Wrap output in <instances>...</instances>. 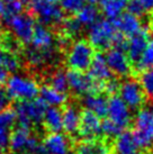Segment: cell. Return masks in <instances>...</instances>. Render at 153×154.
Returning <instances> with one entry per match:
<instances>
[{"instance_id": "d6a6232c", "label": "cell", "mask_w": 153, "mask_h": 154, "mask_svg": "<svg viewBox=\"0 0 153 154\" xmlns=\"http://www.w3.org/2000/svg\"><path fill=\"white\" fill-rule=\"evenodd\" d=\"M123 132V129L116 125L114 122H111L109 118L101 122V134H104L108 138H115Z\"/></svg>"}, {"instance_id": "f6af8a7d", "label": "cell", "mask_w": 153, "mask_h": 154, "mask_svg": "<svg viewBox=\"0 0 153 154\" xmlns=\"http://www.w3.org/2000/svg\"><path fill=\"white\" fill-rule=\"evenodd\" d=\"M44 1H47V2H53V4H56L59 0H44Z\"/></svg>"}, {"instance_id": "8fae6325", "label": "cell", "mask_w": 153, "mask_h": 154, "mask_svg": "<svg viewBox=\"0 0 153 154\" xmlns=\"http://www.w3.org/2000/svg\"><path fill=\"white\" fill-rule=\"evenodd\" d=\"M105 60L111 73L118 77H125L131 72V62L124 48L117 46L109 48L105 55Z\"/></svg>"}, {"instance_id": "2e32d148", "label": "cell", "mask_w": 153, "mask_h": 154, "mask_svg": "<svg viewBox=\"0 0 153 154\" xmlns=\"http://www.w3.org/2000/svg\"><path fill=\"white\" fill-rule=\"evenodd\" d=\"M30 43L34 48L38 50H52L54 45V35L50 28L42 24H35Z\"/></svg>"}, {"instance_id": "7402d4cb", "label": "cell", "mask_w": 153, "mask_h": 154, "mask_svg": "<svg viewBox=\"0 0 153 154\" xmlns=\"http://www.w3.org/2000/svg\"><path fill=\"white\" fill-rule=\"evenodd\" d=\"M30 137V128L17 126L10 134L9 147L13 152H21L26 150L28 138Z\"/></svg>"}, {"instance_id": "681fc988", "label": "cell", "mask_w": 153, "mask_h": 154, "mask_svg": "<svg viewBox=\"0 0 153 154\" xmlns=\"http://www.w3.org/2000/svg\"><path fill=\"white\" fill-rule=\"evenodd\" d=\"M23 154H30V153H23Z\"/></svg>"}, {"instance_id": "e0dca14e", "label": "cell", "mask_w": 153, "mask_h": 154, "mask_svg": "<svg viewBox=\"0 0 153 154\" xmlns=\"http://www.w3.org/2000/svg\"><path fill=\"white\" fill-rule=\"evenodd\" d=\"M89 74L90 78L99 83H105L107 80H109L113 75L111 69L108 68L106 63L105 56L102 54H96L92 59V62L89 66Z\"/></svg>"}, {"instance_id": "ee69618b", "label": "cell", "mask_w": 153, "mask_h": 154, "mask_svg": "<svg viewBox=\"0 0 153 154\" xmlns=\"http://www.w3.org/2000/svg\"><path fill=\"white\" fill-rule=\"evenodd\" d=\"M2 36H1V33H0V64H1V59H2V54H4V52H2Z\"/></svg>"}, {"instance_id": "7a4b0ae2", "label": "cell", "mask_w": 153, "mask_h": 154, "mask_svg": "<svg viewBox=\"0 0 153 154\" xmlns=\"http://www.w3.org/2000/svg\"><path fill=\"white\" fill-rule=\"evenodd\" d=\"M47 109V105L41 98L21 100L15 107L18 126L30 128L33 124H39Z\"/></svg>"}, {"instance_id": "60d3db41", "label": "cell", "mask_w": 153, "mask_h": 154, "mask_svg": "<svg viewBox=\"0 0 153 154\" xmlns=\"http://www.w3.org/2000/svg\"><path fill=\"white\" fill-rule=\"evenodd\" d=\"M139 1L142 5L144 13L145 11H148V13L153 11V0H139Z\"/></svg>"}, {"instance_id": "277c9868", "label": "cell", "mask_w": 153, "mask_h": 154, "mask_svg": "<svg viewBox=\"0 0 153 154\" xmlns=\"http://www.w3.org/2000/svg\"><path fill=\"white\" fill-rule=\"evenodd\" d=\"M6 82V94L10 99H15L18 101L30 100L36 98L39 94V87L34 79L14 74L9 77Z\"/></svg>"}, {"instance_id": "603a6c76", "label": "cell", "mask_w": 153, "mask_h": 154, "mask_svg": "<svg viewBox=\"0 0 153 154\" xmlns=\"http://www.w3.org/2000/svg\"><path fill=\"white\" fill-rule=\"evenodd\" d=\"M54 57V48L52 50H38V48H30L26 53V60L28 64L35 68H41L43 65L51 62Z\"/></svg>"}, {"instance_id": "c3c4849f", "label": "cell", "mask_w": 153, "mask_h": 154, "mask_svg": "<svg viewBox=\"0 0 153 154\" xmlns=\"http://www.w3.org/2000/svg\"><path fill=\"white\" fill-rule=\"evenodd\" d=\"M151 112L153 114V106H152V109H151Z\"/></svg>"}, {"instance_id": "74e56055", "label": "cell", "mask_w": 153, "mask_h": 154, "mask_svg": "<svg viewBox=\"0 0 153 154\" xmlns=\"http://www.w3.org/2000/svg\"><path fill=\"white\" fill-rule=\"evenodd\" d=\"M118 88H119L118 81L113 79V78H111L109 80H107V81L104 83L102 91H105L106 94H111V96H114V94L118 91Z\"/></svg>"}, {"instance_id": "e575fe53", "label": "cell", "mask_w": 153, "mask_h": 154, "mask_svg": "<svg viewBox=\"0 0 153 154\" xmlns=\"http://www.w3.org/2000/svg\"><path fill=\"white\" fill-rule=\"evenodd\" d=\"M24 9V5L21 4L19 0H13L8 2V6H6V10H5L4 17H10L14 15L23 13Z\"/></svg>"}, {"instance_id": "83f0119b", "label": "cell", "mask_w": 153, "mask_h": 154, "mask_svg": "<svg viewBox=\"0 0 153 154\" xmlns=\"http://www.w3.org/2000/svg\"><path fill=\"white\" fill-rule=\"evenodd\" d=\"M136 68L140 71L153 68V38L148 41L144 51L142 52L140 59L136 61Z\"/></svg>"}, {"instance_id": "bcb514c9", "label": "cell", "mask_w": 153, "mask_h": 154, "mask_svg": "<svg viewBox=\"0 0 153 154\" xmlns=\"http://www.w3.org/2000/svg\"><path fill=\"white\" fill-rule=\"evenodd\" d=\"M89 1H91V4H95V2H97L99 0H89Z\"/></svg>"}, {"instance_id": "4fadbf2b", "label": "cell", "mask_w": 153, "mask_h": 154, "mask_svg": "<svg viewBox=\"0 0 153 154\" xmlns=\"http://www.w3.org/2000/svg\"><path fill=\"white\" fill-rule=\"evenodd\" d=\"M148 41H149V32L145 28H141L136 34L130 36V39L126 41V47H125V52L130 61L136 62L140 59L142 52L144 51L148 44Z\"/></svg>"}, {"instance_id": "8d00e7d4", "label": "cell", "mask_w": 153, "mask_h": 154, "mask_svg": "<svg viewBox=\"0 0 153 154\" xmlns=\"http://www.w3.org/2000/svg\"><path fill=\"white\" fill-rule=\"evenodd\" d=\"M126 8H127L128 13L133 14L135 16H141V15L144 14L143 7H142V5L140 4L139 0H128L127 5H126Z\"/></svg>"}, {"instance_id": "484cf974", "label": "cell", "mask_w": 153, "mask_h": 154, "mask_svg": "<svg viewBox=\"0 0 153 154\" xmlns=\"http://www.w3.org/2000/svg\"><path fill=\"white\" fill-rule=\"evenodd\" d=\"M76 154H111V150L107 144L97 140L83 141L76 147Z\"/></svg>"}, {"instance_id": "836d02e7", "label": "cell", "mask_w": 153, "mask_h": 154, "mask_svg": "<svg viewBox=\"0 0 153 154\" xmlns=\"http://www.w3.org/2000/svg\"><path fill=\"white\" fill-rule=\"evenodd\" d=\"M87 0H61V8L68 14H76L86 5Z\"/></svg>"}, {"instance_id": "f1b7e54d", "label": "cell", "mask_w": 153, "mask_h": 154, "mask_svg": "<svg viewBox=\"0 0 153 154\" xmlns=\"http://www.w3.org/2000/svg\"><path fill=\"white\" fill-rule=\"evenodd\" d=\"M50 86L53 89L58 90L60 92L67 94V91L69 90V85H68V78H67V73L59 70L55 71L50 78Z\"/></svg>"}, {"instance_id": "7dc6e473", "label": "cell", "mask_w": 153, "mask_h": 154, "mask_svg": "<svg viewBox=\"0 0 153 154\" xmlns=\"http://www.w3.org/2000/svg\"><path fill=\"white\" fill-rule=\"evenodd\" d=\"M5 2H10V1H13V0H4Z\"/></svg>"}, {"instance_id": "5bb4252c", "label": "cell", "mask_w": 153, "mask_h": 154, "mask_svg": "<svg viewBox=\"0 0 153 154\" xmlns=\"http://www.w3.org/2000/svg\"><path fill=\"white\" fill-rule=\"evenodd\" d=\"M114 20L115 28L123 36L130 37V36L136 34L142 28V23H141L139 16H135L128 11L122 13L118 17L115 18Z\"/></svg>"}, {"instance_id": "d590c367", "label": "cell", "mask_w": 153, "mask_h": 154, "mask_svg": "<svg viewBox=\"0 0 153 154\" xmlns=\"http://www.w3.org/2000/svg\"><path fill=\"white\" fill-rule=\"evenodd\" d=\"M11 128L7 126H1L0 125V151L4 152L9 147V140H10V134Z\"/></svg>"}, {"instance_id": "4316f807", "label": "cell", "mask_w": 153, "mask_h": 154, "mask_svg": "<svg viewBox=\"0 0 153 154\" xmlns=\"http://www.w3.org/2000/svg\"><path fill=\"white\" fill-rule=\"evenodd\" d=\"M99 17V10L94 4L85 5L76 13V19L80 22L82 26H89L94 24Z\"/></svg>"}, {"instance_id": "ffe728a7", "label": "cell", "mask_w": 153, "mask_h": 154, "mask_svg": "<svg viewBox=\"0 0 153 154\" xmlns=\"http://www.w3.org/2000/svg\"><path fill=\"white\" fill-rule=\"evenodd\" d=\"M80 124V111L76 106H67L62 111V129L68 134H76Z\"/></svg>"}, {"instance_id": "7c38bea8", "label": "cell", "mask_w": 153, "mask_h": 154, "mask_svg": "<svg viewBox=\"0 0 153 154\" xmlns=\"http://www.w3.org/2000/svg\"><path fill=\"white\" fill-rule=\"evenodd\" d=\"M85 141H94L97 140L99 135H101V120L91 111H80V124L78 132Z\"/></svg>"}, {"instance_id": "f35d334b", "label": "cell", "mask_w": 153, "mask_h": 154, "mask_svg": "<svg viewBox=\"0 0 153 154\" xmlns=\"http://www.w3.org/2000/svg\"><path fill=\"white\" fill-rule=\"evenodd\" d=\"M9 103H10V98L8 97V94H6V91L0 90V110L8 108Z\"/></svg>"}, {"instance_id": "f546056e", "label": "cell", "mask_w": 153, "mask_h": 154, "mask_svg": "<svg viewBox=\"0 0 153 154\" xmlns=\"http://www.w3.org/2000/svg\"><path fill=\"white\" fill-rule=\"evenodd\" d=\"M141 88L145 97L153 99V68L144 70L140 77Z\"/></svg>"}, {"instance_id": "52a82bcc", "label": "cell", "mask_w": 153, "mask_h": 154, "mask_svg": "<svg viewBox=\"0 0 153 154\" xmlns=\"http://www.w3.org/2000/svg\"><path fill=\"white\" fill-rule=\"evenodd\" d=\"M69 89L72 90L73 94L78 96H86L88 94H99L102 91L104 83L96 82L90 78L89 74H86L82 71L70 70L67 73Z\"/></svg>"}, {"instance_id": "5b68a950", "label": "cell", "mask_w": 153, "mask_h": 154, "mask_svg": "<svg viewBox=\"0 0 153 154\" xmlns=\"http://www.w3.org/2000/svg\"><path fill=\"white\" fill-rule=\"evenodd\" d=\"M132 133L141 150L153 145V114L151 110L141 109L136 114Z\"/></svg>"}, {"instance_id": "44dd1931", "label": "cell", "mask_w": 153, "mask_h": 154, "mask_svg": "<svg viewBox=\"0 0 153 154\" xmlns=\"http://www.w3.org/2000/svg\"><path fill=\"white\" fill-rule=\"evenodd\" d=\"M43 124L50 133H56L62 131V110L59 107H47L43 116Z\"/></svg>"}, {"instance_id": "cb8c5ba5", "label": "cell", "mask_w": 153, "mask_h": 154, "mask_svg": "<svg viewBox=\"0 0 153 154\" xmlns=\"http://www.w3.org/2000/svg\"><path fill=\"white\" fill-rule=\"evenodd\" d=\"M39 98L42 99L47 106H63L67 103V94L53 89L51 86H43L39 88Z\"/></svg>"}, {"instance_id": "ba28073f", "label": "cell", "mask_w": 153, "mask_h": 154, "mask_svg": "<svg viewBox=\"0 0 153 154\" xmlns=\"http://www.w3.org/2000/svg\"><path fill=\"white\" fill-rule=\"evenodd\" d=\"M32 14L35 15L43 24H61L64 19L62 8L53 2L44 0H32L30 4Z\"/></svg>"}, {"instance_id": "3957f363", "label": "cell", "mask_w": 153, "mask_h": 154, "mask_svg": "<svg viewBox=\"0 0 153 154\" xmlns=\"http://www.w3.org/2000/svg\"><path fill=\"white\" fill-rule=\"evenodd\" d=\"M94 56V47L88 41L76 39L69 47L65 61L71 70L85 72L89 69Z\"/></svg>"}, {"instance_id": "6da1fadb", "label": "cell", "mask_w": 153, "mask_h": 154, "mask_svg": "<svg viewBox=\"0 0 153 154\" xmlns=\"http://www.w3.org/2000/svg\"><path fill=\"white\" fill-rule=\"evenodd\" d=\"M118 35L115 25L108 19H97L88 28L89 43L99 50H108L114 46Z\"/></svg>"}, {"instance_id": "d4e9b609", "label": "cell", "mask_w": 153, "mask_h": 154, "mask_svg": "<svg viewBox=\"0 0 153 154\" xmlns=\"http://www.w3.org/2000/svg\"><path fill=\"white\" fill-rule=\"evenodd\" d=\"M102 14L108 19H115L126 9L128 0H99Z\"/></svg>"}, {"instance_id": "b9f144b4", "label": "cell", "mask_w": 153, "mask_h": 154, "mask_svg": "<svg viewBox=\"0 0 153 154\" xmlns=\"http://www.w3.org/2000/svg\"><path fill=\"white\" fill-rule=\"evenodd\" d=\"M33 153H35V154H50L46 150H45V149H44V146L43 145H38V147L34 151V152H33Z\"/></svg>"}, {"instance_id": "8992f818", "label": "cell", "mask_w": 153, "mask_h": 154, "mask_svg": "<svg viewBox=\"0 0 153 154\" xmlns=\"http://www.w3.org/2000/svg\"><path fill=\"white\" fill-rule=\"evenodd\" d=\"M5 22L19 43L25 45L30 43L35 27V22L32 15L20 13L10 17H5Z\"/></svg>"}, {"instance_id": "d6986e66", "label": "cell", "mask_w": 153, "mask_h": 154, "mask_svg": "<svg viewBox=\"0 0 153 154\" xmlns=\"http://www.w3.org/2000/svg\"><path fill=\"white\" fill-rule=\"evenodd\" d=\"M83 105L87 110L94 112L99 118L107 115L108 99L99 94H88L83 96Z\"/></svg>"}, {"instance_id": "f907efd6", "label": "cell", "mask_w": 153, "mask_h": 154, "mask_svg": "<svg viewBox=\"0 0 153 154\" xmlns=\"http://www.w3.org/2000/svg\"><path fill=\"white\" fill-rule=\"evenodd\" d=\"M1 85H2V83H1V82H0V87H1Z\"/></svg>"}, {"instance_id": "30bf717a", "label": "cell", "mask_w": 153, "mask_h": 154, "mask_svg": "<svg viewBox=\"0 0 153 154\" xmlns=\"http://www.w3.org/2000/svg\"><path fill=\"white\" fill-rule=\"evenodd\" d=\"M119 98L128 106L130 109H139L145 101V94L139 81L128 79L119 85Z\"/></svg>"}, {"instance_id": "1f68e13d", "label": "cell", "mask_w": 153, "mask_h": 154, "mask_svg": "<svg viewBox=\"0 0 153 154\" xmlns=\"http://www.w3.org/2000/svg\"><path fill=\"white\" fill-rule=\"evenodd\" d=\"M62 25H63L64 35L68 37H74L76 35H79L81 33V29H82V25L76 17L63 19Z\"/></svg>"}, {"instance_id": "7bdbcfd3", "label": "cell", "mask_w": 153, "mask_h": 154, "mask_svg": "<svg viewBox=\"0 0 153 154\" xmlns=\"http://www.w3.org/2000/svg\"><path fill=\"white\" fill-rule=\"evenodd\" d=\"M5 10H6V5H5L4 0H0V18L4 17Z\"/></svg>"}, {"instance_id": "4dcf8cb0", "label": "cell", "mask_w": 153, "mask_h": 154, "mask_svg": "<svg viewBox=\"0 0 153 154\" xmlns=\"http://www.w3.org/2000/svg\"><path fill=\"white\" fill-rule=\"evenodd\" d=\"M19 59L14 52L6 51L2 54V59H1V64L0 68L5 69L7 72H15L17 71L19 68Z\"/></svg>"}, {"instance_id": "ac0fdd59", "label": "cell", "mask_w": 153, "mask_h": 154, "mask_svg": "<svg viewBox=\"0 0 153 154\" xmlns=\"http://www.w3.org/2000/svg\"><path fill=\"white\" fill-rule=\"evenodd\" d=\"M114 151L115 154H139L140 146L136 143L132 132H122L117 137H115Z\"/></svg>"}, {"instance_id": "9c48e42d", "label": "cell", "mask_w": 153, "mask_h": 154, "mask_svg": "<svg viewBox=\"0 0 153 154\" xmlns=\"http://www.w3.org/2000/svg\"><path fill=\"white\" fill-rule=\"evenodd\" d=\"M106 116H108V118L111 122H114L116 125H118L123 131L127 128L132 122L131 109L119 98V96H115V94L108 99Z\"/></svg>"}, {"instance_id": "ab89813d", "label": "cell", "mask_w": 153, "mask_h": 154, "mask_svg": "<svg viewBox=\"0 0 153 154\" xmlns=\"http://www.w3.org/2000/svg\"><path fill=\"white\" fill-rule=\"evenodd\" d=\"M38 145H39V144H38L37 138L30 135V137L28 138V142H27V145H26V151H28V152H34L38 147Z\"/></svg>"}, {"instance_id": "9a60e30c", "label": "cell", "mask_w": 153, "mask_h": 154, "mask_svg": "<svg viewBox=\"0 0 153 154\" xmlns=\"http://www.w3.org/2000/svg\"><path fill=\"white\" fill-rule=\"evenodd\" d=\"M43 146L50 154H69L71 149L69 138L60 132L47 134L43 141Z\"/></svg>"}]
</instances>
